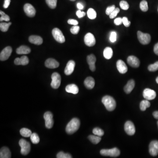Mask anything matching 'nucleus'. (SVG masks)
Returning a JSON list of instances; mask_svg holds the SVG:
<instances>
[{
    "instance_id": "f257e3e1",
    "label": "nucleus",
    "mask_w": 158,
    "mask_h": 158,
    "mask_svg": "<svg viewBox=\"0 0 158 158\" xmlns=\"http://www.w3.org/2000/svg\"><path fill=\"white\" fill-rule=\"evenodd\" d=\"M80 127V120L77 118H74L71 119L67 125L66 129V132L68 134H73L79 129Z\"/></svg>"
},
{
    "instance_id": "f03ea898",
    "label": "nucleus",
    "mask_w": 158,
    "mask_h": 158,
    "mask_svg": "<svg viewBox=\"0 0 158 158\" xmlns=\"http://www.w3.org/2000/svg\"><path fill=\"white\" fill-rule=\"evenodd\" d=\"M102 101L107 110L108 111H113L116 108V101L111 96L108 95L104 96L102 99Z\"/></svg>"
},
{
    "instance_id": "7ed1b4c3",
    "label": "nucleus",
    "mask_w": 158,
    "mask_h": 158,
    "mask_svg": "<svg viewBox=\"0 0 158 158\" xmlns=\"http://www.w3.org/2000/svg\"><path fill=\"white\" fill-rule=\"evenodd\" d=\"M120 152L119 149L114 148L112 149H104L100 151V154L103 156H110L112 157H117L119 156Z\"/></svg>"
},
{
    "instance_id": "20e7f679",
    "label": "nucleus",
    "mask_w": 158,
    "mask_h": 158,
    "mask_svg": "<svg viewBox=\"0 0 158 158\" xmlns=\"http://www.w3.org/2000/svg\"><path fill=\"white\" fill-rule=\"evenodd\" d=\"M19 145L20 146L21 153L22 155H27L31 151V144L24 139H21L19 141Z\"/></svg>"
},
{
    "instance_id": "39448f33",
    "label": "nucleus",
    "mask_w": 158,
    "mask_h": 158,
    "mask_svg": "<svg viewBox=\"0 0 158 158\" xmlns=\"http://www.w3.org/2000/svg\"><path fill=\"white\" fill-rule=\"evenodd\" d=\"M137 35L139 41L142 45H148L151 41V37L150 34L143 33L140 31H138L137 32Z\"/></svg>"
},
{
    "instance_id": "423d86ee",
    "label": "nucleus",
    "mask_w": 158,
    "mask_h": 158,
    "mask_svg": "<svg viewBox=\"0 0 158 158\" xmlns=\"http://www.w3.org/2000/svg\"><path fill=\"white\" fill-rule=\"evenodd\" d=\"M52 34L57 41L60 43H63L65 42L66 41L65 37L62 33V32L58 28H54L52 31Z\"/></svg>"
},
{
    "instance_id": "0eeeda50",
    "label": "nucleus",
    "mask_w": 158,
    "mask_h": 158,
    "mask_svg": "<svg viewBox=\"0 0 158 158\" xmlns=\"http://www.w3.org/2000/svg\"><path fill=\"white\" fill-rule=\"evenodd\" d=\"M52 79L51 86L54 89H58L61 84V77L60 74L57 73H54L52 74Z\"/></svg>"
},
{
    "instance_id": "6e6552de",
    "label": "nucleus",
    "mask_w": 158,
    "mask_h": 158,
    "mask_svg": "<svg viewBox=\"0 0 158 158\" xmlns=\"http://www.w3.org/2000/svg\"><path fill=\"white\" fill-rule=\"evenodd\" d=\"M43 118L45 121L46 127L47 129L52 128L54 125L52 113L50 112H46L43 115Z\"/></svg>"
},
{
    "instance_id": "1a4fd4ad",
    "label": "nucleus",
    "mask_w": 158,
    "mask_h": 158,
    "mask_svg": "<svg viewBox=\"0 0 158 158\" xmlns=\"http://www.w3.org/2000/svg\"><path fill=\"white\" fill-rule=\"evenodd\" d=\"M84 41L85 45L88 47H92L95 45L96 40L93 34L88 33L84 37Z\"/></svg>"
},
{
    "instance_id": "9d476101",
    "label": "nucleus",
    "mask_w": 158,
    "mask_h": 158,
    "mask_svg": "<svg viewBox=\"0 0 158 158\" xmlns=\"http://www.w3.org/2000/svg\"><path fill=\"white\" fill-rule=\"evenodd\" d=\"M124 130L126 133L129 135H133L135 133V127L133 122L127 121L124 125Z\"/></svg>"
},
{
    "instance_id": "9b49d317",
    "label": "nucleus",
    "mask_w": 158,
    "mask_h": 158,
    "mask_svg": "<svg viewBox=\"0 0 158 158\" xmlns=\"http://www.w3.org/2000/svg\"><path fill=\"white\" fill-rule=\"evenodd\" d=\"M12 48L11 47L7 46L5 47L0 54V60L4 61L7 60L10 56L12 53Z\"/></svg>"
},
{
    "instance_id": "f8f14e48",
    "label": "nucleus",
    "mask_w": 158,
    "mask_h": 158,
    "mask_svg": "<svg viewBox=\"0 0 158 158\" xmlns=\"http://www.w3.org/2000/svg\"><path fill=\"white\" fill-rule=\"evenodd\" d=\"M149 152L153 156H155L158 155V141L153 140L149 145Z\"/></svg>"
},
{
    "instance_id": "ddd939ff",
    "label": "nucleus",
    "mask_w": 158,
    "mask_h": 158,
    "mask_svg": "<svg viewBox=\"0 0 158 158\" xmlns=\"http://www.w3.org/2000/svg\"><path fill=\"white\" fill-rule=\"evenodd\" d=\"M144 98L147 100H152L156 97V94L155 91L149 88L144 89L143 93Z\"/></svg>"
},
{
    "instance_id": "4468645a",
    "label": "nucleus",
    "mask_w": 158,
    "mask_h": 158,
    "mask_svg": "<svg viewBox=\"0 0 158 158\" xmlns=\"http://www.w3.org/2000/svg\"><path fill=\"white\" fill-rule=\"evenodd\" d=\"M24 11L26 15L30 17H33L36 14V10L32 5L26 4L24 6Z\"/></svg>"
},
{
    "instance_id": "2eb2a0df",
    "label": "nucleus",
    "mask_w": 158,
    "mask_h": 158,
    "mask_svg": "<svg viewBox=\"0 0 158 158\" xmlns=\"http://www.w3.org/2000/svg\"><path fill=\"white\" fill-rule=\"evenodd\" d=\"M128 64L134 68H138L140 66V60L138 58L133 56H130L127 59Z\"/></svg>"
},
{
    "instance_id": "dca6fc26",
    "label": "nucleus",
    "mask_w": 158,
    "mask_h": 158,
    "mask_svg": "<svg viewBox=\"0 0 158 158\" xmlns=\"http://www.w3.org/2000/svg\"><path fill=\"white\" fill-rule=\"evenodd\" d=\"M75 67V62L73 60H70L68 62L65 68L64 73L66 75H71L73 73Z\"/></svg>"
},
{
    "instance_id": "f3484780",
    "label": "nucleus",
    "mask_w": 158,
    "mask_h": 158,
    "mask_svg": "<svg viewBox=\"0 0 158 158\" xmlns=\"http://www.w3.org/2000/svg\"><path fill=\"white\" fill-rule=\"evenodd\" d=\"M87 62L89 65V68L92 71L94 72L96 69L95 67V62L96 61V58L95 56L93 54L88 56L87 57Z\"/></svg>"
},
{
    "instance_id": "a211bd4d",
    "label": "nucleus",
    "mask_w": 158,
    "mask_h": 158,
    "mask_svg": "<svg viewBox=\"0 0 158 158\" xmlns=\"http://www.w3.org/2000/svg\"><path fill=\"white\" fill-rule=\"evenodd\" d=\"M117 67L118 71L121 74H124L127 71V67L123 60H118L117 62Z\"/></svg>"
},
{
    "instance_id": "6ab92c4d",
    "label": "nucleus",
    "mask_w": 158,
    "mask_h": 158,
    "mask_svg": "<svg viewBox=\"0 0 158 158\" xmlns=\"http://www.w3.org/2000/svg\"><path fill=\"white\" fill-rule=\"evenodd\" d=\"M45 66L49 68H55L58 67L59 63L58 62L53 58H48L45 62Z\"/></svg>"
},
{
    "instance_id": "aec40b11",
    "label": "nucleus",
    "mask_w": 158,
    "mask_h": 158,
    "mask_svg": "<svg viewBox=\"0 0 158 158\" xmlns=\"http://www.w3.org/2000/svg\"><path fill=\"white\" fill-rule=\"evenodd\" d=\"M84 84L86 87L87 89L90 90L93 89L95 85V81L94 79L92 77H88L84 81Z\"/></svg>"
},
{
    "instance_id": "412c9836",
    "label": "nucleus",
    "mask_w": 158,
    "mask_h": 158,
    "mask_svg": "<svg viewBox=\"0 0 158 158\" xmlns=\"http://www.w3.org/2000/svg\"><path fill=\"white\" fill-rule=\"evenodd\" d=\"M11 157V153L9 149L6 147H3L1 149L0 151V158H10Z\"/></svg>"
},
{
    "instance_id": "4be33fe9",
    "label": "nucleus",
    "mask_w": 158,
    "mask_h": 158,
    "mask_svg": "<svg viewBox=\"0 0 158 158\" xmlns=\"http://www.w3.org/2000/svg\"><path fill=\"white\" fill-rule=\"evenodd\" d=\"M29 41L31 43L36 45H41L43 43V39L41 37L32 35L29 37Z\"/></svg>"
},
{
    "instance_id": "5701e85b",
    "label": "nucleus",
    "mask_w": 158,
    "mask_h": 158,
    "mask_svg": "<svg viewBox=\"0 0 158 158\" xmlns=\"http://www.w3.org/2000/svg\"><path fill=\"white\" fill-rule=\"evenodd\" d=\"M17 54L19 55H26L31 53V49L30 47L26 46H21L16 49Z\"/></svg>"
},
{
    "instance_id": "b1692460",
    "label": "nucleus",
    "mask_w": 158,
    "mask_h": 158,
    "mask_svg": "<svg viewBox=\"0 0 158 158\" xmlns=\"http://www.w3.org/2000/svg\"><path fill=\"white\" fill-rule=\"evenodd\" d=\"M135 81L134 80H130L128 81L124 88V92L127 94H130L134 88Z\"/></svg>"
},
{
    "instance_id": "393cba45",
    "label": "nucleus",
    "mask_w": 158,
    "mask_h": 158,
    "mask_svg": "<svg viewBox=\"0 0 158 158\" xmlns=\"http://www.w3.org/2000/svg\"><path fill=\"white\" fill-rule=\"evenodd\" d=\"M66 91L68 93L76 94L78 93L79 88L76 84H69L66 87Z\"/></svg>"
},
{
    "instance_id": "a878e982",
    "label": "nucleus",
    "mask_w": 158,
    "mask_h": 158,
    "mask_svg": "<svg viewBox=\"0 0 158 158\" xmlns=\"http://www.w3.org/2000/svg\"><path fill=\"white\" fill-rule=\"evenodd\" d=\"M103 56L106 59H110L113 56V51L110 47H105L104 50Z\"/></svg>"
},
{
    "instance_id": "bb28decb",
    "label": "nucleus",
    "mask_w": 158,
    "mask_h": 158,
    "mask_svg": "<svg viewBox=\"0 0 158 158\" xmlns=\"http://www.w3.org/2000/svg\"><path fill=\"white\" fill-rule=\"evenodd\" d=\"M151 105L150 102H149V100H143L140 102V110L142 111H145L146 108L149 107Z\"/></svg>"
},
{
    "instance_id": "cd10ccee",
    "label": "nucleus",
    "mask_w": 158,
    "mask_h": 158,
    "mask_svg": "<svg viewBox=\"0 0 158 158\" xmlns=\"http://www.w3.org/2000/svg\"><path fill=\"white\" fill-rule=\"evenodd\" d=\"M20 133L21 135L22 136L25 137V138L31 137V135L32 134L31 131L30 130L26 128H22L20 130Z\"/></svg>"
},
{
    "instance_id": "c85d7f7f",
    "label": "nucleus",
    "mask_w": 158,
    "mask_h": 158,
    "mask_svg": "<svg viewBox=\"0 0 158 158\" xmlns=\"http://www.w3.org/2000/svg\"><path fill=\"white\" fill-rule=\"evenodd\" d=\"M88 139L89 140L94 144H98L100 142L101 140V137L97 136V135H89L88 136Z\"/></svg>"
},
{
    "instance_id": "c756f323",
    "label": "nucleus",
    "mask_w": 158,
    "mask_h": 158,
    "mask_svg": "<svg viewBox=\"0 0 158 158\" xmlns=\"http://www.w3.org/2000/svg\"><path fill=\"white\" fill-rule=\"evenodd\" d=\"M87 15L89 19L91 20H94L97 16L96 11L93 8H90L88 10Z\"/></svg>"
},
{
    "instance_id": "7c9ffc66",
    "label": "nucleus",
    "mask_w": 158,
    "mask_h": 158,
    "mask_svg": "<svg viewBox=\"0 0 158 158\" xmlns=\"http://www.w3.org/2000/svg\"><path fill=\"white\" fill-rule=\"evenodd\" d=\"M12 23L9 22L8 23H5V22H1L0 23V29L1 31L3 32H5L8 31L9 27L11 25Z\"/></svg>"
},
{
    "instance_id": "2f4dec72",
    "label": "nucleus",
    "mask_w": 158,
    "mask_h": 158,
    "mask_svg": "<svg viewBox=\"0 0 158 158\" xmlns=\"http://www.w3.org/2000/svg\"><path fill=\"white\" fill-rule=\"evenodd\" d=\"M140 7L142 11L144 12H147L149 9L147 1L145 0L142 1L140 4Z\"/></svg>"
},
{
    "instance_id": "473e14b6",
    "label": "nucleus",
    "mask_w": 158,
    "mask_h": 158,
    "mask_svg": "<svg viewBox=\"0 0 158 158\" xmlns=\"http://www.w3.org/2000/svg\"><path fill=\"white\" fill-rule=\"evenodd\" d=\"M31 139L32 142L34 144L39 143L40 142V138L38 134L36 133H33L31 136Z\"/></svg>"
},
{
    "instance_id": "72a5a7b5",
    "label": "nucleus",
    "mask_w": 158,
    "mask_h": 158,
    "mask_svg": "<svg viewBox=\"0 0 158 158\" xmlns=\"http://www.w3.org/2000/svg\"><path fill=\"white\" fill-rule=\"evenodd\" d=\"M93 133L94 135H97V136L102 137L104 134V132L100 128L96 127L94 128L93 130Z\"/></svg>"
},
{
    "instance_id": "f704fd0d",
    "label": "nucleus",
    "mask_w": 158,
    "mask_h": 158,
    "mask_svg": "<svg viewBox=\"0 0 158 158\" xmlns=\"http://www.w3.org/2000/svg\"><path fill=\"white\" fill-rule=\"evenodd\" d=\"M46 2L50 8L54 9L56 7L57 0H46Z\"/></svg>"
},
{
    "instance_id": "c9c22d12",
    "label": "nucleus",
    "mask_w": 158,
    "mask_h": 158,
    "mask_svg": "<svg viewBox=\"0 0 158 158\" xmlns=\"http://www.w3.org/2000/svg\"><path fill=\"white\" fill-rule=\"evenodd\" d=\"M148 69L149 71L155 72L158 70V61L148 66Z\"/></svg>"
},
{
    "instance_id": "e433bc0d",
    "label": "nucleus",
    "mask_w": 158,
    "mask_h": 158,
    "mask_svg": "<svg viewBox=\"0 0 158 158\" xmlns=\"http://www.w3.org/2000/svg\"><path fill=\"white\" fill-rule=\"evenodd\" d=\"M57 158H71L72 156L68 153H66L63 152H60L57 155Z\"/></svg>"
},
{
    "instance_id": "4c0bfd02",
    "label": "nucleus",
    "mask_w": 158,
    "mask_h": 158,
    "mask_svg": "<svg viewBox=\"0 0 158 158\" xmlns=\"http://www.w3.org/2000/svg\"><path fill=\"white\" fill-rule=\"evenodd\" d=\"M0 15L1 17L0 18V21L1 22L3 21H5L8 22L10 20V17L8 15L5 14V12L1 11H0Z\"/></svg>"
},
{
    "instance_id": "58836bf2",
    "label": "nucleus",
    "mask_w": 158,
    "mask_h": 158,
    "mask_svg": "<svg viewBox=\"0 0 158 158\" xmlns=\"http://www.w3.org/2000/svg\"><path fill=\"white\" fill-rule=\"evenodd\" d=\"M119 5L122 9L127 10L129 8V5L125 1H121L119 3Z\"/></svg>"
},
{
    "instance_id": "ea45409f",
    "label": "nucleus",
    "mask_w": 158,
    "mask_h": 158,
    "mask_svg": "<svg viewBox=\"0 0 158 158\" xmlns=\"http://www.w3.org/2000/svg\"><path fill=\"white\" fill-rule=\"evenodd\" d=\"M20 62L21 65L26 66L29 63V58L26 56H22L20 58Z\"/></svg>"
},
{
    "instance_id": "a19ab883",
    "label": "nucleus",
    "mask_w": 158,
    "mask_h": 158,
    "mask_svg": "<svg viewBox=\"0 0 158 158\" xmlns=\"http://www.w3.org/2000/svg\"><path fill=\"white\" fill-rule=\"evenodd\" d=\"M80 27L79 26L74 25L70 29V31L72 34H77L80 31Z\"/></svg>"
},
{
    "instance_id": "79ce46f5",
    "label": "nucleus",
    "mask_w": 158,
    "mask_h": 158,
    "mask_svg": "<svg viewBox=\"0 0 158 158\" xmlns=\"http://www.w3.org/2000/svg\"><path fill=\"white\" fill-rule=\"evenodd\" d=\"M119 11H120V10L118 7L115 8V9L109 15V18L110 19H112L116 17L117 14L119 13Z\"/></svg>"
},
{
    "instance_id": "37998d69",
    "label": "nucleus",
    "mask_w": 158,
    "mask_h": 158,
    "mask_svg": "<svg viewBox=\"0 0 158 158\" xmlns=\"http://www.w3.org/2000/svg\"><path fill=\"white\" fill-rule=\"evenodd\" d=\"M117 34L116 32L113 31L111 33L110 36V41L111 42L114 43L117 41Z\"/></svg>"
},
{
    "instance_id": "c03bdc74",
    "label": "nucleus",
    "mask_w": 158,
    "mask_h": 158,
    "mask_svg": "<svg viewBox=\"0 0 158 158\" xmlns=\"http://www.w3.org/2000/svg\"><path fill=\"white\" fill-rule=\"evenodd\" d=\"M116 8V7L114 5H113L112 6H110L108 7H107L106 10V14L107 15H109L111 14V13Z\"/></svg>"
},
{
    "instance_id": "a18cd8bd",
    "label": "nucleus",
    "mask_w": 158,
    "mask_h": 158,
    "mask_svg": "<svg viewBox=\"0 0 158 158\" xmlns=\"http://www.w3.org/2000/svg\"><path fill=\"white\" fill-rule=\"evenodd\" d=\"M122 20H123V23L125 26V27H129L130 24H131V22L128 21L127 18L126 17H123L122 18Z\"/></svg>"
},
{
    "instance_id": "49530a36",
    "label": "nucleus",
    "mask_w": 158,
    "mask_h": 158,
    "mask_svg": "<svg viewBox=\"0 0 158 158\" xmlns=\"http://www.w3.org/2000/svg\"><path fill=\"white\" fill-rule=\"evenodd\" d=\"M122 23H123V20L121 18H117L114 20V24L117 26L121 25Z\"/></svg>"
},
{
    "instance_id": "de8ad7c7",
    "label": "nucleus",
    "mask_w": 158,
    "mask_h": 158,
    "mask_svg": "<svg viewBox=\"0 0 158 158\" xmlns=\"http://www.w3.org/2000/svg\"><path fill=\"white\" fill-rule=\"evenodd\" d=\"M76 14H77V16L79 18H81L83 17L86 15V13L83 12H82L81 10H79L77 12Z\"/></svg>"
},
{
    "instance_id": "09e8293b",
    "label": "nucleus",
    "mask_w": 158,
    "mask_h": 158,
    "mask_svg": "<svg viewBox=\"0 0 158 158\" xmlns=\"http://www.w3.org/2000/svg\"><path fill=\"white\" fill-rule=\"evenodd\" d=\"M68 23L70 25H77L78 24V22L75 20H73V19H70L68 21Z\"/></svg>"
},
{
    "instance_id": "8fccbe9b",
    "label": "nucleus",
    "mask_w": 158,
    "mask_h": 158,
    "mask_svg": "<svg viewBox=\"0 0 158 158\" xmlns=\"http://www.w3.org/2000/svg\"><path fill=\"white\" fill-rule=\"evenodd\" d=\"M10 2L11 0H5V2H4V5H3L4 8H7L9 6Z\"/></svg>"
},
{
    "instance_id": "3c124183",
    "label": "nucleus",
    "mask_w": 158,
    "mask_h": 158,
    "mask_svg": "<svg viewBox=\"0 0 158 158\" xmlns=\"http://www.w3.org/2000/svg\"><path fill=\"white\" fill-rule=\"evenodd\" d=\"M154 52L156 55L158 56V43L155 44L154 47Z\"/></svg>"
},
{
    "instance_id": "603ef678",
    "label": "nucleus",
    "mask_w": 158,
    "mask_h": 158,
    "mask_svg": "<svg viewBox=\"0 0 158 158\" xmlns=\"http://www.w3.org/2000/svg\"><path fill=\"white\" fill-rule=\"evenodd\" d=\"M14 63L16 65H21L20 58H17L15 59Z\"/></svg>"
},
{
    "instance_id": "864d4df0",
    "label": "nucleus",
    "mask_w": 158,
    "mask_h": 158,
    "mask_svg": "<svg viewBox=\"0 0 158 158\" xmlns=\"http://www.w3.org/2000/svg\"><path fill=\"white\" fill-rule=\"evenodd\" d=\"M77 7L79 10H83L84 8L83 5L81 3H78L77 4Z\"/></svg>"
},
{
    "instance_id": "5fc2aeb1",
    "label": "nucleus",
    "mask_w": 158,
    "mask_h": 158,
    "mask_svg": "<svg viewBox=\"0 0 158 158\" xmlns=\"http://www.w3.org/2000/svg\"><path fill=\"white\" fill-rule=\"evenodd\" d=\"M153 116L155 118L158 119V111H155L154 112H153Z\"/></svg>"
},
{
    "instance_id": "6e6d98bb",
    "label": "nucleus",
    "mask_w": 158,
    "mask_h": 158,
    "mask_svg": "<svg viewBox=\"0 0 158 158\" xmlns=\"http://www.w3.org/2000/svg\"><path fill=\"white\" fill-rule=\"evenodd\" d=\"M156 83H158V77H157V78H156Z\"/></svg>"
},
{
    "instance_id": "4d7b16f0",
    "label": "nucleus",
    "mask_w": 158,
    "mask_h": 158,
    "mask_svg": "<svg viewBox=\"0 0 158 158\" xmlns=\"http://www.w3.org/2000/svg\"><path fill=\"white\" fill-rule=\"evenodd\" d=\"M70 1H75L76 0H70Z\"/></svg>"
},
{
    "instance_id": "13d9d810",
    "label": "nucleus",
    "mask_w": 158,
    "mask_h": 158,
    "mask_svg": "<svg viewBox=\"0 0 158 158\" xmlns=\"http://www.w3.org/2000/svg\"><path fill=\"white\" fill-rule=\"evenodd\" d=\"M157 126H158V122H157Z\"/></svg>"
},
{
    "instance_id": "bf43d9fd",
    "label": "nucleus",
    "mask_w": 158,
    "mask_h": 158,
    "mask_svg": "<svg viewBox=\"0 0 158 158\" xmlns=\"http://www.w3.org/2000/svg\"></svg>"
}]
</instances>
